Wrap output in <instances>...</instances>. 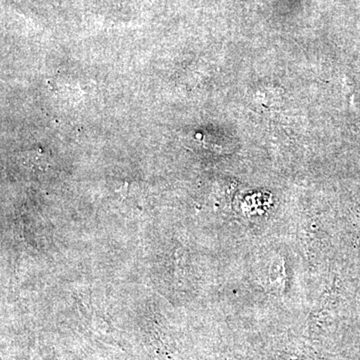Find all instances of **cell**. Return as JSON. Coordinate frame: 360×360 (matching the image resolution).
I'll return each instance as SVG.
<instances>
[{
	"label": "cell",
	"mask_w": 360,
	"mask_h": 360,
	"mask_svg": "<svg viewBox=\"0 0 360 360\" xmlns=\"http://www.w3.org/2000/svg\"><path fill=\"white\" fill-rule=\"evenodd\" d=\"M25 163L28 167H37L44 169L49 162V158L46 153L41 149H34V150L26 151L23 156Z\"/></svg>",
	"instance_id": "1"
}]
</instances>
